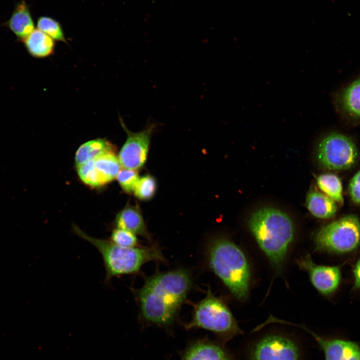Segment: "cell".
<instances>
[{
  "instance_id": "5",
  "label": "cell",
  "mask_w": 360,
  "mask_h": 360,
  "mask_svg": "<svg viewBox=\"0 0 360 360\" xmlns=\"http://www.w3.org/2000/svg\"><path fill=\"white\" fill-rule=\"evenodd\" d=\"M188 330L202 328L214 333L224 345L243 334L227 306L209 290L194 308L192 320L184 325Z\"/></svg>"
},
{
  "instance_id": "12",
  "label": "cell",
  "mask_w": 360,
  "mask_h": 360,
  "mask_svg": "<svg viewBox=\"0 0 360 360\" xmlns=\"http://www.w3.org/2000/svg\"><path fill=\"white\" fill-rule=\"evenodd\" d=\"M332 100L344 120L352 125L360 124V75L335 92Z\"/></svg>"
},
{
  "instance_id": "20",
  "label": "cell",
  "mask_w": 360,
  "mask_h": 360,
  "mask_svg": "<svg viewBox=\"0 0 360 360\" xmlns=\"http://www.w3.org/2000/svg\"><path fill=\"white\" fill-rule=\"evenodd\" d=\"M316 182L322 193L334 200L338 204L343 205L342 183L336 175L332 173L320 174L316 178Z\"/></svg>"
},
{
  "instance_id": "2",
  "label": "cell",
  "mask_w": 360,
  "mask_h": 360,
  "mask_svg": "<svg viewBox=\"0 0 360 360\" xmlns=\"http://www.w3.org/2000/svg\"><path fill=\"white\" fill-rule=\"evenodd\" d=\"M72 230L77 236L94 246L100 254L105 268V284H108L114 278L138 272L148 262L166 261L157 244L145 247H124L114 244L109 239L91 236L76 224H72Z\"/></svg>"
},
{
  "instance_id": "4",
  "label": "cell",
  "mask_w": 360,
  "mask_h": 360,
  "mask_svg": "<svg viewBox=\"0 0 360 360\" xmlns=\"http://www.w3.org/2000/svg\"><path fill=\"white\" fill-rule=\"evenodd\" d=\"M206 256L212 270L236 298L245 300L248 293L250 271L242 250L230 240L218 237L210 242Z\"/></svg>"
},
{
  "instance_id": "1",
  "label": "cell",
  "mask_w": 360,
  "mask_h": 360,
  "mask_svg": "<svg viewBox=\"0 0 360 360\" xmlns=\"http://www.w3.org/2000/svg\"><path fill=\"white\" fill-rule=\"evenodd\" d=\"M192 284L190 273L177 269L156 274L134 292L144 324L168 327L174 322Z\"/></svg>"
},
{
  "instance_id": "25",
  "label": "cell",
  "mask_w": 360,
  "mask_h": 360,
  "mask_svg": "<svg viewBox=\"0 0 360 360\" xmlns=\"http://www.w3.org/2000/svg\"><path fill=\"white\" fill-rule=\"evenodd\" d=\"M116 178L123 190L130 194L134 192L140 178L136 170L124 168L120 171Z\"/></svg>"
},
{
  "instance_id": "26",
  "label": "cell",
  "mask_w": 360,
  "mask_h": 360,
  "mask_svg": "<svg viewBox=\"0 0 360 360\" xmlns=\"http://www.w3.org/2000/svg\"><path fill=\"white\" fill-rule=\"evenodd\" d=\"M348 190L352 200L360 205V169L350 181Z\"/></svg>"
},
{
  "instance_id": "21",
  "label": "cell",
  "mask_w": 360,
  "mask_h": 360,
  "mask_svg": "<svg viewBox=\"0 0 360 360\" xmlns=\"http://www.w3.org/2000/svg\"><path fill=\"white\" fill-rule=\"evenodd\" d=\"M37 27L54 40L66 43L61 25L54 18L48 16H40L38 20Z\"/></svg>"
},
{
  "instance_id": "13",
  "label": "cell",
  "mask_w": 360,
  "mask_h": 360,
  "mask_svg": "<svg viewBox=\"0 0 360 360\" xmlns=\"http://www.w3.org/2000/svg\"><path fill=\"white\" fill-rule=\"evenodd\" d=\"M180 356L181 360H233L224 345L208 338L192 341Z\"/></svg>"
},
{
  "instance_id": "19",
  "label": "cell",
  "mask_w": 360,
  "mask_h": 360,
  "mask_svg": "<svg viewBox=\"0 0 360 360\" xmlns=\"http://www.w3.org/2000/svg\"><path fill=\"white\" fill-rule=\"evenodd\" d=\"M111 149H113L112 145L104 138L88 141L77 150L75 156L76 164V166L82 164L101 153Z\"/></svg>"
},
{
  "instance_id": "27",
  "label": "cell",
  "mask_w": 360,
  "mask_h": 360,
  "mask_svg": "<svg viewBox=\"0 0 360 360\" xmlns=\"http://www.w3.org/2000/svg\"><path fill=\"white\" fill-rule=\"evenodd\" d=\"M354 288L360 290V256L356 260L352 270Z\"/></svg>"
},
{
  "instance_id": "16",
  "label": "cell",
  "mask_w": 360,
  "mask_h": 360,
  "mask_svg": "<svg viewBox=\"0 0 360 360\" xmlns=\"http://www.w3.org/2000/svg\"><path fill=\"white\" fill-rule=\"evenodd\" d=\"M7 24L20 40H24L34 30V21L25 2L22 1L16 6Z\"/></svg>"
},
{
  "instance_id": "18",
  "label": "cell",
  "mask_w": 360,
  "mask_h": 360,
  "mask_svg": "<svg viewBox=\"0 0 360 360\" xmlns=\"http://www.w3.org/2000/svg\"><path fill=\"white\" fill-rule=\"evenodd\" d=\"M54 40L40 30L34 29L24 40L25 46L30 54L36 58H46L52 54Z\"/></svg>"
},
{
  "instance_id": "22",
  "label": "cell",
  "mask_w": 360,
  "mask_h": 360,
  "mask_svg": "<svg viewBox=\"0 0 360 360\" xmlns=\"http://www.w3.org/2000/svg\"><path fill=\"white\" fill-rule=\"evenodd\" d=\"M156 189V178L150 174H146L140 178L134 194L138 199L148 200L154 196Z\"/></svg>"
},
{
  "instance_id": "8",
  "label": "cell",
  "mask_w": 360,
  "mask_h": 360,
  "mask_svg": "<svg viewBox=\"0 0 360 360\" xmlns=\"http://www.w3.org/2000/svg\"><path fill=\"white\" fill-rule=\"evenodd\" d=\"M120 120L127 134L118 156L120 165L124 168L140 170L146 161L151 138L159 124L148 120L142 130L132 132L127 128L121 118Z\"/></svg>"
},
{
  "instance_id": "17",
  "label": "cell",
  "mask_w": 360,
  "mask_h": 360,
  "mask_svg": "<svg viewBox=\"0 0 360 360\" xmlns=\"http://www.w3.org/2000/svg\"><path fill=\"white\" fill-rule=\"evenodd\" d=\"M306 206L314 216L322 219L332 217L338 210V204L334 200L324 194L316 190H312L308 194Z\"/></svg>"
},
{
  "instance_id": "15",
  "label": "cell",
  "mask_w": 360,
  "mask_h": 360,
  "mask_svg": "<svg viewBox=\"0 0 360 360\" xmlns=\"http://www.w3.org/2000/svg\"><path fill=\"white\" fill-rule=\"evenodd\" d=\"M94 165L102 186L115 179L122 166L113 149L106 150L94 158Z\"/></svg>"
},
{
  "instance_id": "9",
  "label": "cell",
  "mask_w": 360,
  "mask_h": 360,
  "mask_svg": "<svg viewBox=\"0 0 360 360\" xmlns=\"http://www.w3.org/2000/svg\"><path fill=\"white\" fill-rule=\"evenodd\" d=\"M300 351L294 340L273 334L264 336L252 345L250 360H300Z\"/></svg>"
},
{
  "instance_id": "11",
  "label": "cell",
  "mask_w": 360,
  "mask_h": 360,
  "mask_svg": "<svg viewBox=\"0 0 360 360\" xmlns=\"http://www.w3.org/2000/svg\"><path fill=\"white\" fill-rule=\"evenodd\" d=\"M297 263L308 272L312 284L322 294L329 296L338 289L342 280L340 266L316 264L309 254L300 258Z\"/></svg>"
},
{
  "instance_id": "7",
  "label": "cell",
  "mask_w": 360,
  "mask_h": 360,
  "mask_svg": "<svg viewBox=\"0 0 360 360\" xmlns=\"http://www.w3.org/2000/svg\"><path fill=\"white\" fill-rule=\"evenodd\" d=\"M317 158L320 164L331 170H344L357 162L359 154L353 140L336 132H330L320 140Z\"/></svg>"
},
{
  "instance_id": "10",
  "label": "cell",
  "mask_w": 360,
  "mask_h": 360,
  "mask_svg": "<svg viewBox=\"0 0 360 360\" xmlns=\"http://www.w3.org/2000/svg\"><path fill=\"white\" fill-rule=\"evenodd\" d=\"M283 324L300 328L310 334L322 351L325 360H360V342L340 336H326L318 335L304 325L282 321Z\"/></svg>"
},
{
  "instance_id": "14",
  "label": "cell",
  "mask_w": 360,
  "mask_h": 360,
  "mask_svg": "<svg viewBox=\"0 0 360 360\" xmlns=\"http://www.w3.org/2000/svg\"><path fill=\"white\" fill-rule=\"evenodd\" d=\"M114 226L115 228L130 231L150 240L148 233L140 208L136 205L127 204L116 216Z\"/></svg>"
},
{
  "instance_id": "6",
  "label": "cell",
  "mask_w": 360,
  "mask_h": 360,
  "mask_svg": "<svg viewBox=\"0 0 360 360\" xmlns=\"http://www.w3.org/2000/svg\"><path fill=\"white\" fill-rule=\"evenodd\" d=\"M319 251L346 254L355 251L360 245V222L353 214L344 216L322 226L314 236Z\"/></svg>"
},
{
  "instance_id": "23",
  "label": "cell",
  "mask_w": 360,
  "mask_h": 360,
  "mask_svg": "<svg viewBox=\"0 0 360 360\" xmlns=\"http://www.w3.org/2000/svg\"><path fill=\"white\" fill-rule=\"evenodd\" d=\"M76 169L80 180L84 184L92 187L102 186L94 167V158L77 166Z\"/></svg>"
},
{
  "instance_id": "24",
  "label": "cell",
  "mask_w": 360,
  "mask_h": 360,
  "mask_svg": "<svg viewBox=\"0 0 360 360\" xmlns=\"http://www.w3.org/2000/svg\"><path fill=\"white\" fill-rule=\"evenodd\" d=\"M109 240L114 244L121 246L133 248L138 246L136 235L121 228H114L112 232Z\"/></svg>"
},
{
  "instance_id": "3",
  "label": "cell",
  "mask_w": 360,
  "mask_h": 360,
  "mask_svg": "<svg viewBox=\"0 0 360 360\" xmlns=\"http://www.w3.org/2000/svg\"><path fill=\"white\" fill-rule=\"evenodd\" d=\"M248 226L272 266L280 272L294 237V228L290 217L278 210L263 208L252 214Z\"/></svg>"
}]
</instances>
